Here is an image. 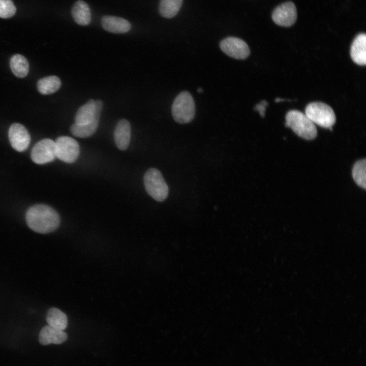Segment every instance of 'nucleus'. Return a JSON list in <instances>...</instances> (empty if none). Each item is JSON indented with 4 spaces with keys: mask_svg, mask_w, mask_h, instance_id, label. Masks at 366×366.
Here are the masks:
<instances>
[{
    "mask_svg": "<svg viewBox=\"0 0 366 366\" xmlns=\"http://www.w3.org/2000/svg\"><path fill=\"white\" fill-rule=\"evenodd\" d=\"M222 51L228 56L237 59H244L249 56L250 50L242 40L233 37H227L220 44Z\"/></svg>",
    "mask_w": 366,
    "mask_h": 366,
    "instance_id": "0eeeda50",
    "label": "nucleus"
},
{
    "mask_svg": "<svg viewBox=\"0 0 366 366\" xmlns=\"http://www.w3.org/2000/svg\"><path fill=\"white\" fill-rule=\"evenodd\" d=\"M95 113L96 102L90 99L79 108L75 116V123L85 124L93 121L95 119H100V117L95 116Z\"/></svg>",
    "mask_w": 366,
    "mask_h": 366,
    "instance_id": "dca6fc26",
    "label": "nucleus"
},
{
    "mask_svg": "<svg viewBox=\"0 0 366 366\" xmlns=\"http://www.w3.org/2000/svg\"><path fill=\"white\" fill-rule=\"evenodd\" d=\"M197 92L199 93H202L203 92V89L201 88H198Z\"/></svg>",
    "mask_w": 366,
    "mask_h": 366,
    "instance_id": "393cba45",
    "label": "nucleus"
},
{
    "mask_svg": "<svg viewBox=\"0 0 366 366\" xmlns=\"http://www.w3.org/2000/svg\"><path fill=\"white\" fill-rule=\"evenodd\" d=\"M56 158L67 163L74 162L80 153V147L78 142L73 138L68 136H60L55 141Z\"/></svg>",
    "mask_w": 366,
    "mask_h": 366,
    "instance_id": "423d86ee",
    "label": "nucleus"
},
{
    "mask_svg": "<svg viewBox=\"0 0 366 366\" xmlns=\"http://www.w3.org/2000/svg\"><path fill=\"white\" fill-rule=\"evenodd\" d=\"M67 338V333L63 330L49 325L43 327L39 335V342L43 345L60 344L65 342Z\"/></svg>",
    "mask_w": 366,
    "mask_h": 366,
    "instance_id": "9b49d317",
    "label": "nucleus"
},
{
    "mask_svg": "<svg viewBox=\"0 0 366 366\" xmlns=\"http://www.w3.org/2000/svg\"><path fill=\"white\" fill-rule=\"evenodd\" d=\"M101 23L105 30L115 34L127 33L131 27V23L127 20L113 16H103Z\"/></svg>",
    "mask_w": 366,
    "mask_h": 366,
    "instance_id": "f8f14e48",
    "label": "nucleus"
},
{
    "mask_svg": "<svg viewBox=\"0 0 366 366\" xmlns=\"http://www.w3.org/2000/svg\"><path fill=\"white\" fill-rule=\"evenodd\" d=\"M267 105L268 103L266 101L263 100L256 105L254 109L258 111L260 116L263 117L265 116V112Z\"/></svg>",
    "mask_w": 366,
    "mask_h": 366,
    "instance_id": "b1692460",
    "label": "nucleus"
},
{
    "mask_svg": "<svg viewBox=\"0 0 366 366\" xmlns=\"http://www.w3.org/2000/svg\"><path fill=\"white\" fill-rule=\"evenodd\" d=\"M16 8L12 0H0V17L9 18L13 16Z\"/></svg>",
    "mask_w": 366,
    "mask_h": 366,
    "instance_id": "5701e85b",
    "label": "nucleus"
},
{
    "mask_svg": "<svg viewBox=\"0 0 366 366\" xmlns=\"http://www.w3.org/2000/svg\"><path fill=\"white\" fill-rule=\"evenodd\" d=\"M46 319L49 325L62 330L65 329L68 325L66 315L56 308H50L48 311Z\"/></svg>",
    "mask_w": 366,
    "mask_h": 366,
    "instance_id": "f3484780",
    "label": "nucleus"
},
{
    "mask_svg": "<svg viewBox=\"0 0 366 366\" xmlns=\"http://www.w3.org/2000/svg\"><path fill=\"white\" fill-rule=\"evenodd\" d=\"M99 119H95L93 121L85 124L74 123L70 128L71 133L79 138H86L92 135L96 131Z\"/></svg>",
    "mask_w": 366,
    "mask_h": 366,
    "instance_id": "aec40b11",
    "label": "nucleus"
},
{
    "mask_svg": "<svg viewBox=\"0 0 366 366\" xmlns=\"http://www.w3.org/2000/svg\"><path fill=\"white\" fill-rule=\"evenodd\" d=\"M10 68L12 72L17 77H25L29 71V65L27 59L20 54L14 55L10 59Z\"/></svg>",
    "mask_w": 366,
    "mask_h": 366,
    "instance_id": "6ab92c4d",
    "label": "nucleus"
},
{
    "mask_svg": "<svg viewBox=\"0 0 366 366\" xmlns=\"http://www.w3.org/2000/svg\"><path fill=\"white\" fill-rule=\"evenodd\" d=\"M172 114L174 119L179 124H187L194 118L195 106L194 99L188 92L178 95L172 104Z\"/></svg>",
    "mask_w": 366,
    "mask_h": 366,
    "instance_id": "7ed1b4c3",
    "label": "nucleus"
},
{
    "mask_svg": "<svg viewBox=\"0 0 366 366\" xmlns=\"http://www.w3.org/2000/svg\"><path fill=\"white\" fill-rule=\"evenodd\" d=\"M182 3V0H160V14L166 18H172L178 12Z\"/></svg>",
    "mask_w": 366,
    "mask_h": 366,
    "instance_id": "412c9836",
    "label": "nucleus"
},
{
    "mask_svg": "<svg viewBox=\"0 0 366 366\" xmlns=\"http://www.w3.org/2000/svg\"><path fill=\"white\" fill-rule=\"evenodd\" d=\"M305 114L314 124L330 130L336 120L333 109L322 102H315L309 104L306 107Z\"/></svg>",
    "mask_w": 366,
    "mask_h": 366,
    "instance_id": "20e7f679",
    "label": "nucleus"
},
{
    "mask_svg": "<svg viewBox=\"0 0 366 366\" xmlns=\"http://www.w3.org/2000/svg\"><path fill=\"white\" fill-rule=\"evenodd\" d=\"M25 219L32 230L42 234L56 230L60 221L59 215L53 208L43 204L30 207L26 212Z\"/></svg>",
    "mask_w": 366,
    "mask_h": 366,
    "instance_id": "f257e3e1",
    "label": "nucleus"
},
{
    "mask_svg": "<svg viewBox=\"0 0 366 366\" xmlns=\"http://www.w3.org/2000/svg\"><path fill=\"white\" fill-rule=\"evenodd\" d=\"M71 14L75 21L79 25H88L91 20V13L87 4L82 0L77 1L74 5Z\"/></svg>",
    "mask_w": 366,
    "mask_h": 366,
    "instance_id": "2eb2a0df",
    "label": "nucleus"
},
{
    "mask_svg": "<svg viewBox=\"0 0 366 366\" xmlns=\"http://www.w3.org/2000/svg\"><path fill=\"white\" fill-rule=\"evenodd\" d=\"M365 164V159L359 160L354 164L352 171L355 182L364 189H365L366 187Z\"/></svg>",
    "mask_w": 366,
    "mask_h": 366,
    "instance_id": "4be33fe9",
    "label": "nucleus"
},
{
    "mask_svg": "<svg viewBox=\"0 0 366 366\" xmlns=\"http://www.w3.org/2000/svg\"><path fill=\"white\" fill-rule=\"evenodd\" d=\"M61 86L60 79L56 76H50L40 79L37 83L38 91L42 95H49L58 90Z\"/></svg>",
    "mask_w": 366,
    "mask_h": 366,
    "instance_id": "a211bd4d",
    "label": "nucleus"
},
{
    "mask_svg": "<svg viewBox=\"0 0 366 366\" xmlns=\"http://www.w3.org/2000/svg\"><path fill=\"white\" fill-rule=\"evenodd\" d=\"M9 138L13 148L18 151L25 150L30 141L26 129L21 124L14 123L9 129Z\"/></svg>",
    "mask_w": 366,
    "mask_h": 366,
    "instance_id": "9d476101",
    "label": "nucleus"
},
{
    "mask_svg": "<svg viewBox=\"0 0 366 366\" xmlns=\"http://www.w3.org/2000/svg\"><path fill=\"white\" fill-rule=\"evenodd\" d=\"M56 158L55 141L44 139L38 142L31 151V158L37 164H44L53 161Z\"/></svg>",
    "mask_w": 366,
    "mask_h": 366,
    "instance_id": "6e6552de",
    "label": "nucleus"
},
{
    "mask_svg": "<svg viewBox=\"0 0 366 366\" xmlns=\"http://www.w3.org/2000/svg\"><path fill=\"white\" fill-rule=\"evenodd\" d=\"M285 126L306 140L314 139L317 135L315 124L305 114L298 110H292L287 113Z\"/></svg>",
    "mask_w": 366,
    "mask_h": 366,
    "instance_id": "f03ea898",
    "label": "nucleus"
},
{
    "mask_svg": "<svg viewBox=\"0 0 366 366\" xmlns=\"http://www.w3.org/2000/svg\"><path fill=\"white\" fill-rule=\"evenodd\" d=\"M366 35L358 34L354 39L350 49L352 60L357 65L364 66L366 63Z\"/></svg>",
    "mask_w": 366,
    "mask_h": 366,
    "instance_id": "4468645a",
    "label": "nucleus"
},
{
    "mask_svg": "<svg viewBox=\"0 0 366 366\" xmlns=\"http://www.w3.org/2000/svg\"><path fill=\"white\" fill-rule=\"evenodd\" d=\"M296 7L290 2L279 5L274 9L272 14V19L275 23L285 27L293 24L296 21Z\"/></svg>",
    "mask_w": 366,
    "mask_h": 366,
    "instance_id": "1a4fd4ad",
    "label": "nucleus"
},
{
    "mask_svg": "<svg viewBox=\"0 0 366 366\" xmlns=\"http://www.w3.org/2000/svg\"><path fill=\"white\" fill-rule=\"evenodd\" d=\"M114 141L117 147L121 150L127 149L131 139V126L126 119H123L116 126L114 133Z\"/></svg>",
    "mask_w": 366,
    "mask_h": 366,
    "instance_id": "ddd939ff",
    "label": "nucleus"
},
{
    "mask_svg": "<svg viewBox=\"0 0 366 366\" xmlns=\"http://www.w3.org/2000/svg\"><path fill=\"white\" fill-rule=\"evenodd\" d=\"M143 179L146 191L153 199L162 202L167 198L169 189L159 170L156 168L148 169Z\"/></svg>",
    "mask_w": 366,
    "mask_h": 366,
    "instance_id": "39448f33",
    "label": "nucleus"
}]
</instances>
